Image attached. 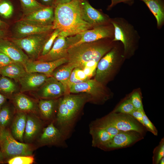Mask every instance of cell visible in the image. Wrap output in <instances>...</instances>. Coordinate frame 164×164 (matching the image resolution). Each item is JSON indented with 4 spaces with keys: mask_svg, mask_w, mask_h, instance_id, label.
I'll return each mask as SVG.
<instances>
[{
    "mask_svg": "<svg viewBox=\"0 0 164 164\" xmlns=\"http://www.w3.org/2000/svg\"><path fill=\"white\" fill-rule=\"evenodd\" d=\"M38 137V142L41 145L66 146V139L60 130L55 126L53 121L43 128Z\"/></svg>",
    "mask_w": 164,
    "mask_h": 164,
    "instance_id": "5bb4252c",
    "label": "cell"
},
{
    "mask_svg": "<svg viewBox=\"0 0 164 164\" xmlns=\"http://www.w3.org/2000/svg\"><path fill=\"white\" fill-rule=\"evenodd\" d=\"M0 52L6 54L14 62L23 65L30 59L18 46L5 39H0Z\"/></svg>",
    "mask_w": 164,
    "mask_h": 164,
    "instance_id": "ffe728a7",
    "label": "cell"
},
{
    "mask_svg": "<svg viewBox=\"0 0 164 164\" xmlns=\"http://www.w3.org/2000/svg\"><path fill=\"white\" fill-rule=\"evenodd\" d=\"M23 13L27 15L45 6L36 0H20Z\"/></svg>",
    "mask_w": 164,
    "mask_h": 164,
    "instance_id": "1f68e13d",
    "label": "cell"
},
{
    "mask_svg": "<svg viewBox=\"0 0 164 164\" xmlns=\"http://www.w3.org/2000/svg\"><path fill=\"white\" fill-rule=\"evenodd\" d=\"M135 109L130 98H129L125 100L118 106L116 107L112 111L129 114Z\"/></svg>",
    "mask_w": 164,
    "mask_h": 164,
    "instance_id": "836d02e7",
    "label": "cell"
},
{
    "mask_svg": "<svg viewBox=\"0 0 164 164\" xmlns=\"http://www.w3.org/2000/svg\"><path fill=\"white\" fill-rule=\"evenodd\" d=\"M58 102L56 99H39L37 103L38 108L42 118L46 121L53 119Z\"/></svg>",
    "mask_w": 164,
    "mask_h": 164,
    "instance_id": "484cf974",
    "label": "cell"
},
{
    "mask_svg": "<svg viewBox=\"0 0 164 164\" xmlns=\"http://www.w3.org/2000/svg\"><path fill=\"white\" fill-rule=\"evenodd\" d=\"M89 132L92 138V146L99 149L113 137L103 128L90 125Z\"/></svg>",
    "mask_w": 164,
    "mask_h": 164,
    "instance_id": "d4e9b609",
    "label": "cell"
},
{
    "mask_svg": "<svg viewBox=\"0 0 164 164\" xmlns=\"http://www.w3.org/2000/svg\"></svg>",
    "mask_w": 164,
    "mask_h": 164,
    "instance_id": "816d5d0a",
    "label": "cell"
},
{
    "mask_svg": "<svg viewBox=\"0 0 164 164\" xmlns=\"http://www.w3.org/2000/svg\"><path fill=\"white\" fill-rule=\"evenodd\" d=\"M123 46L119 41H116L113 47L98 62L94 79L105 85L111 80L125 60Z\"/></svg>",
    "mask_w": 164,
    "mask_h": 164,
    "instance_id": "277c9868",
    "label": "cell"
},
{
    "mask_svg": "<svg viewBox=\"0 0 164 164\" xmlns=\"http://www.w3.org/2000/svg\"><path fill=\"white\" fill-rule=\"evenodd\" d=\"M26 73L23 65L16 62L0 68V74L2 76L17 80Z\"/></svg>",
    "mask_w": 164,
    "mask_h": 164,
    "instance_id": "83f0119b",
    "label": "cell"
},
{
    "mask_svg": "<svg viewBox=\"0 0 164 164\" xmlns=\"http://www.w3.org/2000/svg\"><path fill=\"white\" fill-rule=\"evenodd\" d=\"M69 92L72 94L85 93L90 96L91 102L97 104H103L111 98L112 95L105 85L94 79H90L72 86Z\"/></svg>",
    "mask_w": 164,
    "mask_h": 164,
    "instance_id": "52a82bcc",
    "label": "cell"
},
{
    "mask_svg": "<svg viewBox=\"0 0 164 164\" xmlns=\"http://www.w3.org/2000/svg\"><path fill=\"white\" fill-rule=\"evenodd\" d=\"M5 162H6L5 159L0 149V164Z\"/></svg>",
    "mask_w": 164,
    "mask_h": 164,
    "instance_id": "7dc6e473",
    "label": "cell"
},
{
    "mask_svg": "<svg viewBox=\"0 0 164 164\" xmlns=\"http://www.w3.org/2000/svg\"><path fill=\"white\" fill-rule=\"evenodd\" d=\"M159 164H164V157L162 158L160 160L159 163Z\"/></svg>",
    "mask_w": 164,
    "mask_h": 164,
    "instance_id": "681fc988",
    "label": "cell"
},
{
    "mask_svg": "<svg viewBox=\"0 0 164 164\" xmlns=\"http://www.w3.org/2000/svg\"><path fill=\"white\" fill-rule=\"evenodd\" d=\"M72 0H54L53 6L54 8L59 4H65L70 2Z\"/></svg>",
    "mask_w": 164,
    "mask_h": 164,
    "instance_id": "7bdbcfd3",
    "label": "cell"
},
{
    "mask_svg": "<svg viewBox=\"0 0 164 164\" xmlns=\"http://www.w3.org/2000/svg\"><path fill=\"white\" fill-rule=\"evenodd\" d=\"M41 1L47 6H52L54 0H40Z\"/></svg>",
    "mask_w": 164,
    "mask_h": 164,
    "instance_id": "f6af8a7d",
    "label": "cell"
},
{
    "mask_svg": "<svg viewBox=\"0 0 164 164\" xmlns=\"http://www.w3.org/2000/svg\"><path fill=\"white\" fill-rule=\"evenodd\" d=\"M134 0H111V3L108 8V10L111 9L118 3L123 2L131 5L134 3Z\"/></svg>",
    "mask_w": 164,
    "mask_h": 164,
    "instance_id": "b9f144b4",
    "label": "cell"
},
{
    "mask_svg": "<svg viewBox=\"0 0 164 164\" xmlns=\"http://www.w3.org/2000/svg\"><path fill=\"white\" fill-rule=\"evenodd\" d=\"M15 112L6 103L0 109V129L9 128Z\"/></svg>",
    "mask_w": 164,
    "mask_h": 164,
    "instance_id": "f1b7e54d",
    "label": "cell"
},
{
    "mask_svg": "<svg viewBox=\"0 0 164 164\" xmlns=\"http://www.w3.org/2000/svg\"><path fill=\"white\" fill-rule=\"evenodd\" d=\"M152 163L159 164L160 159L164 157V139L162 138L159 144L154 149L153 152Z\"/></svg>",
    "mask_w": 164,
    "mask_h": 164,
    "instance_id": "d590c367",
    "label": "cell"
},
{
    "mask_svg": "<svg viewBox=\"0 0 164 164\" xmlns=\"http://www.w3.org/2000/svg\"><path fill=\"white\" fill-rule=\"evenodd\" d=\"M14 12V8L12 3L9 0L0 1V15L5 19L11 18Z\"/></svg>",
    "mask_w": 164,
    "mask_h": 164,
    "instance_id": "d6a6232c",
    "label": "cell"
},
{
    "mask_svg": "<svg viewBox=\"0 0 164 164\" xmlns=\"http://www.w3.org/2000/svg\"><path fill=\"white\" fill-rule=\"evenodd\" d=\"M27 113L16 111L9 128L13 137L19 142H24L23 135L25 130Z\"/></svg>",
    "mask_w": 164,
    "mask_h": 164,
    "instance_id": "603a6c76",
    "label": "cell"
},
{
    "mask_svg": "<svg viewBox=\"0 0 164 164\" xmlns=\"http://www.w3.org/2000/svg\"><path fill=\"white\" fill-rule=\"evenodd\" d=\"M49 77L36 72H27L18 81L20 85L21 93L37 90Z\"/></svg>",
    "mask_w": 164,
    "mask_h": 164,
    "instance_id": "44dd1931",
    "label": "cell"
},
{
    "mask_svg": "<svg viewBox=\"0 0 164 164\" xmlns=\"http://www.w3.org/2000/svg\"><path fill=\"white\" fill-rule=\"evenodd\" d=\"M74 66L71 63H67L58 67L53 72L51 76L60 82L63 85L66 94L70 93L68 84L71 73Z\"/></svg>",
    "mask_w": 164,
    "mask_h": 164,
    "instance_id": "cb8c5ba5",
    "label": "cell"
},
{
    "mask_svg": "<svg viewBox=\"0 0 164 164\" xmlns=\"http://www.w3.org/2000/svg\"><path fill=\"white\" fill-rule=\"evenodd\" d=\"M73 36L67 37L69 48L83 43L93 42L106 38L113 39L114 28L110 23L94 27Z\"/></svg>",
    "mask_w": 164,
    "mask_h": 164,
    "instance_id": "ba28073f",
    "label": "cell"
},
{
    "mask_svg": "<svg viewBox=\"0 0 164 164\" xmlns=\"http://www.w3.org/2000/svg\"><path fill=\"white\" fill-rule=\"evenodd\" d=\"M1 0H0V1H1Z\"/></svg>",
    "mask_w": 164,
    "mask_h": 164,
    "instance_id": "f907efd6",
    "label": "cell"
},
{
    "mask_svg": "<svg viewBox=\"0 0 164 164\" xmlns=\"http://www.w3.org/2000/svg\"><path fill=\"white\" fill-rule=\"evenodd\" d=\"M13 62L11 58L5 54L0 52V68L7 66Z\"/></svg>",
    "mask_w": 164,
    "mask_h": 164,
    "instance_id": "ab89813d",
    "label": "cell"
},
{
    "mask_svg": "<svg viewBox=\"0 0 164 164\" xmlns=\"http://www.w3.org/2000/svg\"><path fill=\"white\" fill-rule=\"evenodd\" d=\"M144 135L135 131H120L100 149L110 151L130 147L144 138Z\"/></svg>",
    "mask_w": 164,
    "mask_h": 164,
    "instance_id": "8fae6325",
    "label": "cell"
},
{
    "mask_svg": "<svg viewBox=\"0 0 164 164\" xmlns=\"http://www.w3.org/2000/svg\"><path fill=\"white\" fill-rule=\"evenodd\" d=\"M114 28V42L119 41L123 45L125 59L133 56L137 49L140 36L134 26L125 19L116 17L111 19Z\"/></svg>",
    "mask_w": 164,
    "mask_h": 164,
    "instance_id": "5b68a950",
    "label": "cell"
},
{
    "mask_svg": "<svg viewBox=\"0 0 164 164\" xmlns=\"http://www.w3.org/2000/svg\"><path fill=\"white\" fill-rule=\"evenodd\" d=\"M81 1L72 0L54 7L53 30L59 29V34L67 37L94 28L84 19Z\"/></svg>",
    "mask_w": 164,
    "mask_h": 164,
    "instance_id": "6da1fadb",
    "label": "cell"
},
{
    "mask_svg": "<svg viewBox=\"0 0 164 164\" xmlns=\"http://www.w3.org/2000/svg\"><path fill=\"white\" fill-rule=\"evenodd\" d=\"M5 30L0 29V39H5L6 36V32Z\"/></svg>",
    "mask_w": 164,
    "mask_h": 164,
    "instance_id": "c3c4849f",
    "label": "cell"
},
{
    "mask_svg": "<svg viewBox=\"0 0 164 164\" xmlns=\"http://www.w3.org/2000/svg\"><path fill=\"white\" fill-rule=\"evenodd\" d=\"M53 25L42 26L33 24L22 19L17 22L13 29V38H22L37 33L52 31Z\"/></svg>",
    "mask_w": 164,
    "mask_h": 164,
    "instance_id": "4fadbf2b",
    "label": "cell"
},
{
    "mask_svg": "<svg viewBox=\"0 0 164 164\" xmlns=\"http://www.w3.org/2000/svg\"><path fill=\"white\" fill-rule=\"evenodd\" d=\"M100 119L122 131H135L144 135L146 128L129 114L112 111Z\"/></svg>",
    "mask_w": 164,
    "mask_h": 164,
    "instance_id": "30bf717a",
    "label": "cell"
},
{
    "mask_svg": "<svg viewBox=\"0 0 164 164\" xmlns=\"http://www.w3.org/2000/svg\"><path fill=\"white\" fill-rule=\"evenodd\" d=\"M60 32L59 29H56L51 32L44 44L40 56L45 55L50 51Z\"/></svg>",
    "mask_w": 164,
    "mask_h": 164,
    "instance_id": "e575fe53",
    "label": "cell"
},
{
    "mask_svg": "<svg viewBox=\"0 0 164 164\" xmlns=\"http://www.w3.org/2000/svg\"><path fill=\"white\" fill-rule=\"evenodd\" d=\"M52 6H44L21 19L36 25H53L54 20V9Z\"/></svg>",
    "mask_w": 164,
    "mask_h": 164,
    "instance_id": "d6986e66",
    "label": "cell"
},
{
    "mask_svg": "<svg viewBox=\"0 0 164 164\" xmlns=\"http://www.w3.org/2000/svg\"><path fill=\"white\" fill-rule=\"evenodd\" d=\"M90 79L83 70L79 68L75 67L73 70L70 78L69 89L72 86L81 83Z\"/></svg>",
    "mask_w": 164,
    "mask_h": 164,
    "instance_id": "4dcf8cb0",
    "label": "cell"
},
{
    "mask_svg": "<svg viewBox=\"0 0 164 164\" xmlns=\"http://www.w3.org/2000/svg\"><path fill=\"white\" fill-rule=\"evenodd\" d=\"M143 122L144 126L148 131L155 136L158 135V131L154 124L148 118L144 111L143 113Z\"/></svg>",
    "mask_w": 164,
    "mask_h": 164,
    "instance_id": "f35d334b",
    "label": "cell"
},
{
    "mask_svg": "<svg viewBox=\"0 0 164 164\" xmlns=\"http://www.w3.org/2000/svg\"><path fill=\"white\" fill-rule=\"evenodd\" d=\"M43 128V122L37 114L27 113L23 142L30 144L39 137Z\"/></svg>",
    "mask_w": 164,
    "mask_h": 164,
    "instance_id": "ac0fdd59",
    "label": "cell"
},
{
    "mask_svg": "<svg viewBox=\"0 0 164 164\" xmlns=\"http://www.w3.org/2000/svg\"><path fill=\"white\" fill-rule=\"evenodd\" d=\"M8 98L0 93V109L6 103Z\"/></svg>",
    "mask_w": 164,
    "mask_h": 164,
    "instance_id": "ee69618b",
    "label": "cell"
},
{
    "mask_svg": "<svg viewBox=\"0 0 164 164\" xmlns=\"http://www.w3.org/2000/svg\"><path fill=\"white\" fill-rule=\"evenodd\" d=\"M12 97V101L16 111L36 114L38 112L37 103L28 96L19 93Z\"/></svg>",
    "mask_w": 164,
    "mask_h": 164,
    "instance_id": "7402d4cb",
    "label": "cell"
},
{
    "mask_svg": "<svg viewBox=\"0 0 164 164\" xmlns=\"http://www.w3.org/2000/svg\"><path fill=\"white\" fill-rule=\"evenodd\" d=\"M67 62V58L66 57L50 62L29 59L23 66L27 72L38 73L50 77L56 68Z\"/></svg>",
    "mask_w": 164,
    "mask_h": 164,
    "instance_id": "9a60e30c",
    "label": "cell"
},
{
    "mask_svg": "<svg viewBox=\"0 0 164 164\" xmlns=\"http://www.w3.org/2000/svg\"><path fill=\"white\" fill-rule=\"evenodd\" d=\"M51 32L34 34L22 38H12L9 40L23 50L30 60H36L40 56Z\"/></svg>",
    "mask_w": 164,
    "mask_h": 164,
    "instance_id": "9c48e42d",
    "label": "cell"
},
{
    "mask_svg": "<svg viewBox=\"0 0 164 164\" xmlns=\"http://www.w3.org/2000/svg\"><path fill=\"white\" fill-rule=\"evenodd\" d=\"M66 38L67 37L59 34L50 51L45 55L40 56L36 60L50 62L67 58L69 47Z\"/></svg>",
    "mask_w": 164,
    "mask_h": 164,
    "instance_id": "2e32d148",
    "label": "cell"
},
{
    "mask_svg": "<svg viewBox=\"0 0 164 164\" xmlns=\"http://www.w3.org/2000/svg\"><path fill=\"white\" fill-rule=\"evenodd\" d=\"M7 77H0V93L8 98L11 97L17 91L18 87L16 84Z\"/></svg>",
    "mask_w": 164,
    "mask_h": 164,
    "instance_id": "f546056e",
    "label": "cell"
},
{
    "mask_svg": "<svg viewBox=\"0 0 164 164\" xmlns=\"http://www.w3.org/2000/svg\"><path fill=\"white\" fill-rule=\"evenodd\" d=\"M144 111V110L135 109L129 114L134 117L144 126L143 122V116Z\"/></svg>",
    "mask_w": 164,
    "mask_h": 164,
    "instance_id": "60d3db41",
    "label": "cell"
},
{
    "mask_svg": "<svg viewBox=\"0 0 164 164\" xmlns=\"http://www.w3.org/2000/svg\"><path fill=\"white\" fill-rule=\"evenodd\" d=\"M91 97L85 93L65 94L58 102L55 121L66 139L70 137L85 104Z\"/></svg>",
    "mask_w": 164,
    "mask_h": 164,
    "instance_id": "7a4b0ae2",
    "label": "cell"
},
{
    "mask_svg": "<svg viewBox=\"0 0 164 164\" xmlns=\"http://www.w3.org/2000/svg\"><path fill=\"white\" fill-rule=\"evenodd\" d=\"M34 148L31 144L16 140L9 128L0 129V149L6 162L15 157L32 155Z\"/></svg>",
    "mask_w": 164,
    "mask_h": 164,
    "instance_id": "8992f818",
    "label": "cell"
},
{
    "mask_svg": "<svg viewBox=\"0 0 164 164\" xmlns=\"http://www.w3.org/2000/svg\"><path fill=\"white\" fill-rule=\"evenodd\" d=\"M129 98L136 109L144 110L141 97L138 92H134Z\"/></svg>",
    "mask_w": 164,
    "mask_h": 164,
    "instance_id": "74e56055",
    "label": "cell"
},
{
    "mask_svg": "<svg viewBox=\"0 0 164 164\" xmlns=\"http://www.w3.org/2000/svg\"><path fill=\"white\" fill-rule=\"evenodd\" d=\"M34 162L32 155L19 156L12 158L7 161L9 164H31Z\"/></svg>",
    "mask_w": 164,
    "mask_h": 164,
    "instance_id": "8d00e7d4",
    "label": "cell"
},
{
    "mask_svg": "<svg viewBox=\"0 0 164 164\" xmlns=\"http://www.w3.org/2000/svg\"><path fill=\"white\" fill-rule=\"evenodd\" d=\"M36 91L39 99H57L66 94L63 84L52 76L49 77Z\"/></svg>",
    "mask_w": 164,
    "mask_h": 164,
    "instance_id": "7c38bea8",
    "label": "cell"
},
{
    "mask_svg": "<svg viewBox=\"0 0 164 164\" xmlns=\"http://www.w3.org/2000/svg\"><path fill=\"white\" fill-rule=\"evenodd\" d=\"M148 7L155 16L157 22V28L161 29L164 24V0H140Z\"/></svg>",
    "mask_w": 164,
    "mask_h": 164,
    "instance_id": "4316f807",
    "label": "cell"
},
{
    "mask_svg": "<svg viewBox=\"0 0 164 164\" xmlns=\"http://www.w3.org/2000/svg\"><path fill=\"white\" fill-rule=\"evenodd\" d=\"M81 5L84 20L93 27L110 23V18L92 7L86 0H82Z\"/></svg>",
    "mask_w": 164,
    "mask_h": 164,
    "instance_id": "e0dca14e",
    "label": "cell"
},
{
    "mask_svg": "<svg viewBox=\"0 0 164 164\" xmlns=\"http://www.w3.org/2000/svg\"><path fill=\"white\" fill-rule=\"evenodd\" d=\"M113 39H104L69 48L67 57V63L73 64L75 68L81 69L87 63H98L115 45L116 42L113 41Z\"/></svg>",
    "mask_w": 164,
    "mask_h": 164,
    "instance_id": "3957f363",
    "label": "cell"
},
{
    "mask_svg": "<svg viewBox=\"0 0 164 164\" xmlns=\"http://www.w3.org/2000/svg\"><path fill=\"white\" fill-rule=\"evenodd\" d=\"M8 27V24L0 19V29L5 30Z\"/></svg>",
    "mask_w": 164,
    "mask_h": 164,
    "instance_id": "bcb514c9",
    "label": "cell"
}]
</instances>
